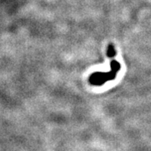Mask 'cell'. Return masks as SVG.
Returning <instances> with one entry per match:
<instances>
[{"label": "cell", "instance_id": "6da1fadb", "mask_svg": "<svg viewBox=\"0 0 151 151\" xmlns=\"http://www.w3.org/2000/svg\"><path fill=\"white\" fill-rule=\"evenodd\" d=\"M111 68H112V70L109 72H106V73L96 72V73H93L89 78L90 83L92 84V85L99 86V85H103V83L106 82V81L114 79L116 73L118 72V70L120 68V65L117 61H113L112 64H111Z\"/></svg>", "mask_w": 151, "mask_h": 151}, {"label": "cell", "instance_id": "7a4b0ae2", "mask_svg": "<svg viewBox=\"0 0 151 151\" xmlns=\"http://www.w3.org/2000/svg\"><path fill=\"white\" fill-rule=\"evenodd\" d=\"M108 56H110V57H112V56H113L115 55V50H114V47L112 45H109V46H108Z\"/></svg>", "mask_w": 151, "mask_h": 151}]
</instances>
